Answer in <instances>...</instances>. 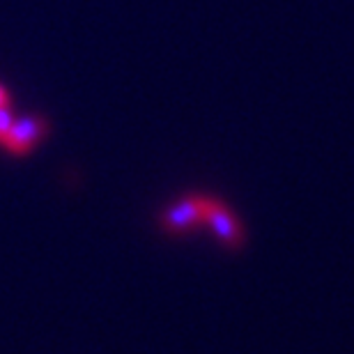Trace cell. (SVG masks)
Here are the masks:
<instances>
[{"instance_id": "cell-3", "label": "cell", "mask_w": 354, "mask_h": 354, "mask_svg": "<svg viewBox=\"0 0 354 354\" xmlns=\"http://www.w3.org/2000/svg\"><path fill=\"white\" fill-rule=\"evenodd\" d=\"M48 131V122L44 115H37V113H28L21 120H14L10 131L3 140V147L10 154H28L35 145L39 143L41 138L46 136Z\"/></svg>"}, {"instance_id": "cell-2", "label": "cell", "mask_w": 354, "mask_h": 354, "mask_svg": "<svg viewBox=\"0 0 354 354\" xmlns=\"http://www.w3.org/2000/svg\"><path fill=\"white\" fill-rule=\"evenodd\" d=\"M161 230L173 237L187 235V232L196 230L198 225H205L203 221V207H201V194H189L173 203L159 214Z\"/></svg>"}, {"instance_id": "cell-5", "label": "cell", "mask_w": 354, "mask_h": 354, "mask_svg": "<svg viewBox=\"0 0 354 354\" xmlns=\"http://www.w3.org/2000/svg\"><path fill=\"white\" fill-rule=\"evenodd\" d=\"M0 106H10V95L3 86H0Z\"/></svg>"}, {"instance_id": "cell-4", "label": "cell", "mask_w": 354, "mask_h": 354, "mask_svg": "<svg viewBox=\"0 0 354 354\" xmlns=\"http://www.w3.org/2000/svg\"><path fill=\"white\" fill-rule=\"evenodd\" d=\"M12 122H14V115H12L10 106H0V145H3V140L7 136V131H10Z\"/></svg>"}, {"instance_id": "cell-1", "label": "cell", "mask_w": 354, "mask_h": 354, "mask_svg": "<svg viewBox=\"0 0 354 354\" xmlns=\"http://www.w3.org/2000/svg\"><path fill=\"white\" fill-rule=\"evenodd\" d=\"M201 207H203V221L216 232V237L221 239L223 246L228 249H242L244 246V230L242 223L237 221V216L232 214V209L223 201H218L214 196L201 194Z\"/></svg>"}]
</instances>
